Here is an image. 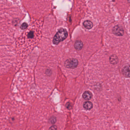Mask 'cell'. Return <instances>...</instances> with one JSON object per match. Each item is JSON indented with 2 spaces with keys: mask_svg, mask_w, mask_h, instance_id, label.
<instances>
[{
  "mask_svg": "<svg viewBox=\"0 0 130 130\" xmlns=\"http://www.w3.org/2000/svg\"><path fill=\"white\" fill-rule=\"evenodd\" d=\"M67 36V32L66 29L63 28L60 29L53 38V43L55 44H58L60 42L65 40Z\"/></svg>",
  "mask_w": 130,
  "mask_h": 130,
  "instance_id": "1",
  "label": "cell"
},
{
  "mask_svg": "<svg viewBox=\"0 0 130 130\" xmlns=\"http://www.w3.org/2000/svg\"><path fill=\"white\" fill-rule=\"evenodd\" d=\"M83 25L87 29H90L93 26L92 23L89 20H86L83 23Z\"/></svg>",
  "mask_w": 130,
  "mask_h": 130,
  "instance_id": "8",
  "label": "cell"
},
{
  "mask_svg": "<svg viewBox=\"0 0 130 130\" xmlns=\"http://www.w3.org/2000/svg\"><path fill=\"white\" fill-rule=\"evenodd\" d=\"M92 94L91 91H86L83 93L82 95V97L84 99L89 100L91 99L92 97Z\"/></svg>",
  "mask_w": 130,
  "mask_h": 130,
  "instance_id": "5",
  "label": "cell"
},
{
  "mask_svg": "<svg viewBox=\"0 0 130 130\" xmlns=\"http://www.w3.org/2000/svg\"><path fill=\"white\" fill-rule=\"evenodd\" d=\"M57 126L55 125H52L49 128V130H57Z\"/></svg>",
  "mask_w": 130,
  "mask_h": 130,
  "instance_id": "11",
  "label": "cell"
},
{
  "mask_svg": "<svg viewBox=\"0 0 130 130\" xmlns=\"http://www.w3.org/2000/svg\"><path fill=\"white\" fill-rule=\"evenodd\" d=\"M113 33L116 36H121L124 33L123 29L119 26H116L114 27L113 29Z\"/></svg>",
  "mask_w": 130,
  "mask_h": 130,
  "instance_id": "3",
  "label": "cell"
},
{
  "mask_svg": "<svg viewBox=\"0 0 130 130\" xmlns=\"http://www.w3.org/2000/svg\"><path fill=\"white\" fill-rule=\"evenodd\" d=\"M78 64L77 60L75 58L67 59L65 62V67L68 68H74L77 67Z\"/></svg>",
  "mask_w": 130,
  "mask_h": 130,
  "instance_id": "2",
  "label": "cell"
},
{
  "mask_svg": "<svg viewBox=\"0 0 130 130\" xmlns=\"http://www.w3.org/2000/svg\"><path fill=\"white\" fill-rule=\"evenodd\" d=\"M118 57L115 55H113L110 57V63L112 64H116L118 62Z\"/></svg>",
  "mask_w": 130,
  "mask_h": 130,
  "instance_id": "9",
  "label": "cell"
},
{
  "mask_svg": "<svg viewBox=\"0 0 130 130\" xmlns=\"http://www.w3.org/2000/svg\"><path fill=\"white\" fill-rule=\"evenodd\" d=\"M28 26V25L27 23H24L21 24L20 28L22 29H26Z\"/></svg>",
  "mask_w": 130,
  "mask_h": 130,
  "instance_id": "10",
  "label": "cell"
},
{
  "mask_svg": "<svg viewBox=\"0 0 130 130\" xmlns=\"http://www.w3.org/2000/svg\"><path fill=\"white\" fill-rule=\"evenodd\" d=\"M50 122H51V123L52 124H54L56 122V119L55 118H52L51 119V120H50Z\"/></svg>",
  "mask_w": 130,
  "mask_h": 130,
  "instance_id": "12",
  "label": "cell"
},
{
  "mask_svg": "<svg viewBox=\"0 0 130 130\" xmlns=\"http://www.w3.org/2000/svg\"><path fill=\"white\" fill-rule=\"evenodd\" d=\"M122 73L124 76L130 78V65L126 66L122 69Z\"/></svg>",
  "mask_w": 130,
  "mask_h": 130,
  "instance_id": "4",
  "label": "cell"
},
{
  "mask_svg": "<svg viewBox=\"0 0 130 130\" xmlns=\"http://www.w3.org/2000/svg\"><path fill=\"white\" fill-rule=\"evenodd\" d=\"M93 105L91 102L90 101H86L83 104V107L86 110H90L93 108Z\"/></svg>",
  "mask_w": 130,
  "mask_h": 130,
  "instance_id": "6",
  "label": "cell"
},
{
  "mask_svg": "<svg viewBox=\"0 0 130 130\" xmlns=\"http://www.w3.org/2000/svg\"><path fill=\"white\" fill-rule=\"evenodd\" d=\"M74 47L76 50H80L83 48V43L81 41H77L75 43Z\"/></svg>",
  "mask_w": 130,
  "mask_h": 130,
  "instance_id": "7",
  "label": "cell"
}]
</instances>
